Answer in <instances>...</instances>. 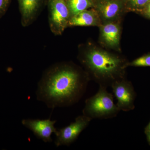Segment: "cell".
Listing matches in <instances>:
<instances>
[{"label": "cell", "mask_w": 150, "mask_h": 150, "mask_svg": "<svg viewBox=\"0 0 150 150\" xmlns=\"http://www.w3.org/2000/svg\"><path fill=\"white\" fill-rule=\"evenodd\" d=\"M91 119L84 115H79L69 126L57 129L55 133V145L57 147L70 146L75 142L81 133L88 126Z\"/></svg>", "instance_id": "obj_5"}, {"label": "cell", "mask_w": 150, "mask_h": 150, "mask_svg": "<svg viewBox=\"0 0 150 150\" xmlns=\"http://www.w3.org/2000/svg\"><path fill=\"white\" fill-rule=\"evenodd\" d=\"M144 132L145 133L150 132V121L149 124L146 126V128H145Z\"/></svg>", "instance_id": "obj_18"}, {"label": "cell", "mask_w": 150, "mask_h": 150, "mask_svg": "<svg viewBox=\"0 0 150 150\" xmlns=\"http://www.w3.org/2000/svg\"><path fill=\"white\" fill-rule=\"evenodd\" d=\"M145 133L146 136L147 140L148 143L150 145V132H146Z\"/></svg>", "instance_id": "obj_17"}, {"label": "cell", "mask_w": 150, "mask_h": 150, "mask_svg": "<svg viewBox=\"0 0 150 150\" xmlns=\"http://www.w3.org/2000/svg\"><path fill=\"white\" fill-rule=\"evenodd\" d=\"M150 0H126V10L140 14Z\"/></svg>", "instance_id": "obj_13"}, {"label": "cell", "mask_w": 150, "mask_h": 150, "mask_svg": "<svg viewBox=\"0 0 150 150\" xmlns=\"http://www.w3.org/2000/svg\"><path fill=\"white\" fill-rule=\"evenodd\" d=\"M56 121L51 119H25L21 121L23 125L29 129L38 139L45 143L52 141L51 135L56 133L57 129L54 126Z\"/></svg>", "instance_id": "obj_8"}, {"label": "cell", "mask_w": 150, "mask_h": 150, "mask_svg": "<svg viewBox=\"0 0 150 150\" xmlns=\"http://www.w3.org/2000/svg\"><path fill=\"white\" fill-rule=\"evenodd\" d=\"M150 67V54H144L131 62H129L128 67Z\"/></svg>", "instance_id": "obj_14"}, {"label": "cell", "mask_w": 150, "mask_h": 150, "mask_svg": "<svg viewBox=\"0 0 150 150\" xmlns=\"http://www.w3.org/2000/svg\"><path fill=\"white\" fill-rule=\"evenodd\" d=\"M11 0H0V18L7 11Z\"/></svg>", "instance_id": "obj_15"}, {"label": "cell", "mask_w": 150, "mask_h": 150, "mask_svg": "<svg viewBox=\"0 0 150 150\" xmlns=\"http://www.w3.org/2000/svg\"><path fill=\"white\" fill-rule=\"evenodd\" d=\"M100 38L105 46L118 50L121 38V27L116 21L102 23L100 26Z\"/></svg>", "instance_id": "obj_9"}, {"label": "cell", "mask_w": 150, "mask_h": 150, "mask_svg": "<svg viewBox=\"0 0 150 150\" xmlns=\"http://www.w3.org/2000/svg\"><path fill=\"white\" fill-rule=\"evenodd\" d=\"M102 21L95 9H87L73 16L69 23L70 26H100Z\"/></svg>", "instance_id": "obj_11"}, {"label": "cell", "mask_w": 150, "mask_h": 150, "mask_svg": "<svg viewBox=\"0 0 150 150\" xmlns=\"http://www.w3.org/2000/svg\"><path fill=\"white\" fill-rule=\"evenodd\" d=\"M90 80L86 72L73 64H56L43 73L38 84L36 98L51 109L71 106L83 96Z\"/></svg>", "instance_id": "obj_1"}, {"label": "cell", "mask_w": 150, "mask_h": 150, "mask_svg": "<svg viewBox=\"0 0 150 150\" xmlns=\"http://www.w3.org/2000/svg\"><path fill=\"white\" fill-rule=\"evenodd\" d=\"M48 22L51 32L60 35L67 27L71 16L66 0H47Z\"/></svg>", "instance_id": "obj_4"}, {"label": "cell", "mask_w": 150, "mask_h": 150, "mask_svg": "<svg viewBox=\"0 0 150 150\" xmlns=\"http://www.w3.org/2000/svg\"><path fill=\"white\" fill-rule=\"evenodd\" d=\"M93 7L102 23L117 21L126 10V0H97Z\"/></svg>", "instance_id": "obj_7"}, {"label": "cell", "mask_w": 150, "mask_h": 150, "mask_svg": "<svg viewBox=\"0 0 150 150\" xmlns=\"http://www.w3.org/2000/svg\"><path fill=\"white\" fill-rule=\"evenodd\" d=\"M140 14L142 15L145 17L150 19V2L146 6Z\"/></svg>", "instance_id": "obj_16"}, {"label": "cell", "mask_w": 150, "mask_h": 150, "mask_svg": "<svg viewBox=\"0 0 150 150\" xmlns=\"http://www.w3.org/2000/svg\"><path fill=\"white\" fill-rule=\"evenodd\" d=\"M79 60L91 79L99 86L111 87L125 78L129 62L120 56L99 48H90L82 53Z\"/></svg>", "instance_id": "obj_2"}, {"label": "cell", "mask_w": 150, "mask_h": 150, "mask_svg": "<svg viewBox=\"0 0 150 150\" xmlns=\"http://www.w3.org/2000/svg\"><path fill=\"white\" fill-rule=\"evenodd\" d=\"M111 87L117 100L116 105L119 110L124 111L134 110L137 95L131 82L123 79L112 84Z\"/></svg>", "instance_id": "obj_6"}, {"label": "cell", "mask_w": 150, "mask_h": 150, "mask_svg": "<svg viewBox=\"0 0 150 150\" xmlns=\"http://www.w3.org/2000/svg\"><path fill=\"white\" fill-rule=\"evenodd\" d=\"M66 1L72 17L93 7L96 0H66Z\"/></svg>", "instance_id": "obj_12"}, {"label": "cell", "mask_w": 150, "mask_h": 150, "mask_svg": "<svg viewBox=\"0 0 150 150\" xmlns=\"http://www.w3.org/2000/svg\"><path fill=\"white\" fill-rule=\"evenodd\" d=\"M120 111L107 88L99 86L96 94L86 100L83 113L91 120L108 119L115 117Z\"/></svg>", "instance_id": "obj_3"}, {"label": "cell", "mask_w": 150, "mask_h": 150, "mask_svg": "<svg viewBox=\"0 0 150 150\" xmlns=\"http://www.w3.org/2000/svg\"><path fill=\"white\" fill-rule=\"evenodd\" d=\"M44 0H18L21 16V24L27 27L36 18Z\"/></svg>", "instance_id": "obj_10"}]
</instances>
